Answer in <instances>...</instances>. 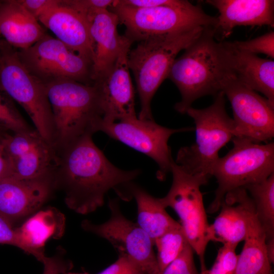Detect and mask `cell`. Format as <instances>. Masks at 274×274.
Masks as SVG:
<instances>
[{"instance_id": "8d00e7d4", "label": "cell", "mask_w": 274, "mask_h": 274, "mask_svg": "<svg viewBox=\"0 0 274 274\" xmlns=\"http://www.w3.org/2000/svg\"><path fill=\"white\" fill-rule=\"evenodd\" d=\"M7 132H0V181L11 176V166L7 153L5 144V135Z\"/></svg>"}, {"instance_id": "1f68e13d", "label": "cell", "mask_w": 274, "mask_h": 274, "mask_svg": "<svg viewBox=\"0 0 274 274\" xmlns=\"http://www.w3.org/2000/svg\"><path fill=\"white\" fill-rule=\"evenodd\" d=\"M44 264L43 274H64L72 268L71 261L66 259L62 250L51 257L46 256L42 261Z\"/></svg>"}, {"instance_id": "5b68a950", "label": "cell", "mask_w": 274, "mask_h": 274, "mask_svg": "<svg viewBox=\"0 0 274 274\" xmlns=\"http://www.w3.org/2000/svg\"><path fill=\"white\" fill-rule=\"evenodd\" d=\"M110 10L115 13L119 23L125 27V36L133 43L146 39L174 35L198 27H215L217 17L206 13L199 5L178 0L172 5L136 8L119 4Z\"/></svg>"}, {"instance_id": "3957f363", "label": "cell", "mask_w": 274, "mask_h": 274, "mask_svg": "<svg viewBox=\"0 0 274 274\" xmlns=\"http://www.w3.org/2000/svg\"><path fill=\"white\" fill-rule=\"evenodd\" d=\"M45 85L52 112L57 153L81 136L98 131L103 114L95 85L62 79Z\"/></svg>"}, {"instance_id": "f1b7e54d", "label": "cell", "mask_w": 274, "mask_h": 274, "mask_svg": "<svg viewBox=\"0 0 274 274\" xmlns=\"http://www.w3.org/2000/svg\"><path fill=\"white\" fill-rule=\"evenodd\" d=\"M237 246L223 244L212 268L201 274H234L238 257L235 252Z\"/></svg>"}, {"instance_id": "d590c367", "label": "cell", "mask_w": 274, "mask_h": 274, "mask_svg": "<svg viewBox=\"0 0 274 274\" xmlns=\"http://www.w3.org/2000/svg\"><path fill=\"white\" fill-rule=\"evenodd\" d=\"M0 244L12 245L19 248L20 246L16 228L1 215Z\"/></svg>"}, {"instance_id": "484cf974", "label": "cell", "mask_w": 274, "mask_h": 274, "mask_svg": "<svg viewBox=\"0 0 274 274\" xmlns=\"http://www.w3.org/2000/svg\"><path fill=\"white\" fill-rule=\"evenodd\" d=\"M244 188L253 202L256 215L265 234L266 244L274 243V173Z\"/></svg>"}, {"instance_id": "ac0fdd59", "label": "cell", "mask_w": 274, "mask_h": 274, "mask_svg": "<svg viewBox=\"0 0 274 274\" xmlns=\"http://www.w3.org/2000/svg\"><path fill=\"white\" fill-rule=\"evenodd\" d=\"M228 73L247 87L263 94L274 105V61L221 42Z\"/></svg>"}, {"instance_id": "836d02e7", "label": "cell", "mask_w": 274, "mask_h": 274, "mask_svg": "<svg viewBox=\"0 0 274 274\" xmlns=\"http://www.w3.org/2000/svg\"><path fill=\"white\" fill-rule=\"evenodd\" d=\"M141 271L138 265L130 258L119 255L115 262L98 274H136Z\"/></svg>"}, {"instance_id": "7c38bea8", "label": "cell", "mask_w": 274, "mask_h": 274, "mask_svg": "<svg viewBox=\"0 0 274 274\" xmlns=\"http://www.w3.org/2000/svg\"><path fill=\"white\" fill-rule=\"evenodd\" d=\"M194 130L193 127L172 129L157 124L154 120L137 117L120 121L107 122L102 120L98 131L140 152L154 160L159 167L156 174L160 181L170 172L173 160L168 141L173 134Z\"/></svg>"}, {"instance_id": "ba28073f", "label": "cell", "mask_w": 274, "mask_h": 274, "mask_svg": "<svg viewBox=\"0 0 274 274\" xmlns=\"http://www.w3.org/2000/svg\"><path fill=\"white\" fill-rule=\"evenodd\" d=\"M0 89L24 109L35 128L54 147V124L46 85L23 65L18 50L2 38L0 41Z\"/></svg>"}, {"instance_id": "8992f818", "label": "cell", "mask_w": 274, "mask_h": 274, "mask_svg": "<svg viewBox=\"0 0 274 274\" xmlns=\"http://www.w3.org/2000/svg\"><path fill=\"white\" fill-rule=\"evenodd\" d=\"M213 103L203 109L192 107L187 111L195 125V142L181 148L175 162L192 175L212 176L213 168L219 158L220 150L235 136L233 119L225 109V95L219 92Z\"/></svg>"}, {"instance_id": "4316f807", "label": "cell", "mask_w": 274, "mask_h": 274, "mask_svg": "<svg viewBox=\"0 0 274 274\" xmlns=\"http://www.w3.org/2000/svg\"><path fill=\"white\" fill-rule=\"evenodd\" d=\"M188 243L180 224L154 241L157 251L156 259L161 272L179 255Z\"/></svg>"}, {"instance_id": "52a82bcc", "label": "cell", "mask_w": 274, "mask_h": 274, "mask_svg": "<svg viewBox=\"0 0 274 274\" xmlns=\"http://www.w3.org/2000/svg\"><path fill=\"white\" fill-rule=\"evenodd\" d=\"M233 148L215 164L212 176L218 187L208 212H217L229 192L260 182L274 173V143H256L234 137Z\"/></svg>"}, {"instance_id": "44dd1931", "label": "cell", "mask_w": 274, "mask_h": 274, "mask_svg": "<svg viewBox=\"0 0 274 274\" xmlns=\"http://www.w3.org/2000/svg\"><path fill=\"white\" fill-rule=\"evenodd\" d=\"M206 3L220 14L214 27L216 36L220 33L222 38H227L238 26H273V0H207Z\"/></svg>"}, {"instance_id": "60d3db41", "label": "cell", "mask_w": 274, "mask_h": 274, "mask_svg": "<svg viewBox=\"0 0 274 274\" xmlns=\"http://www.w3.org/2000/svg\"><path fill=\"white\" fill-rule=\"evenodd\" d=\"M1 39H2V37H1V33H0V41H1Z\"/></svg>"}, {"instance_id": "603a6c76", "label": "cell", "mask_w": 274, "mask_h": 274, "mask_svg": "<svg viewBox=\"0 0 274 274\" xmlns=\"http://www.w3.org/2000/svg\"><path fill=\"white\" fill-rule=\"evenodd\" d=\"M64 219L55 208H48L31 215L16 228L19 248L42 262L45 255L44 247L50 238L62 234Z\"/></svg>"}, {"instance_id": "8fae6325", "label": "cell", "mask_w": 274, "mask_h": 274, "mask_svg": "<svg viewBox=\"0 0 274 274\" xmlns=\"http://www.w3.org/2000/svg\"><path fill=\"white\" fill-rule=\"evenodd\" d=\"M109 208L111 215L106 222L95 224L85 220L81 223V227L106 239L119 255L130 258L144 274H161L152 239L136 222L123 215L118 199H110Z\"/></svg>"}, {"instance_id": "cb8c5ba5", "label": "cell", "mask_w": 274, "mask_h": 274, "mask_svg": "<svg viewBox=\"0 0 274 274\" xmlns=\"http://www.w3.org/2000/svg\"><path fill=\"white\" fill-rule=\"evenodd\" d=\"M125 190L135 200L136 223L153 243L156 238L180 224L167 213L160 198L153 196L133 182L124 186L119 194Z\"/></svg>"}, {"instance_id": "5bb4252c", "label": "cell", "mask_w": 274, "mask_h": 274, "mask_svg": "<svg viewBox=\"0 0 274 274\" xmlns=\"http://www.w3.org/2000/svg\"><path fill=\"white\" fill-rule=\"evenodd\" d=\"M5 144L11 166V177L20 179L37 178L54 170L57 154L35 128L7 132Z\"/></svg>"}, {"instance_id": "e575fe53", "label": "cell", "mask_w": 274, "mask_h": 274, "mask_svg": "<svg viewBox=\"0 0 274 274\" xmlns=\"http://www.w3.org/2000/svg\"><path fill=\"white\" fill-rule=\"evenodd\" d=\"M24 8L38 21L50 8L57 5L59 0H18Z\"/></svg>"}, {"instance_id": "e0dca14e", "label": "cell", "mask_w": 274, "mask_h": 274, "mask_svg": "<svg viewBox=\"0 0 274 274\" xmlns=\"http://www.w3.org/2000/svg\"><path fill=\"white\" fill-rule=\"evenodd\" d=\"M38 21L49 29L56 38L91 64L94 45L89 20L85 15L60 1L43 14Z\"/></svg>"}, {"instance_id": "f546056e", "label": "cell", "mask_w": 274, "mask_h": 274, "mask_svg": "<svg viewBox=\"0 0 274 274\" xmlns=\"http://www.w3.org/2000/svg\"><path fill=\"white\" fill-rule=\"evenodd\" d=\"M240 50L256 54H264L271 59L274 58V32L270 31L255 39L245 41L233 42Z\"/></svg>"}, {"instance_id": "74e56055", "label": "cell", "mask_w": 274, "mask_h": 274, "mask_svg": "<svg viewBox=\"0 0 274 274\" xmlns=\"http://www.w3.org/2000/svg\"><path fill=\"white\" fill-rule=\"evenodd\" d=\"M64 274H89L87 272L84 273H74V272H66V273Z\"/></svg>"}, {"instance_id": "d6986e66", "label": "cell", "mask_w": 274, "mask_h": 274, "mask_svg": "<svg viewBox=\"0 0 274 274\" xmlns=\"http://www.w3.org/2000/svg\"><path fill=\"white\" fill-rule=\"evenodd\" d=\"M87 17L94 45L91 66V80L94 84L113 66L127 38L118 33V17L109 9L97 11Z\"/></svg>"}, {"instance_id": "7a4b0ae2", "label": "cell", "mask_w": 274, "mask_h": 274, "mask_svg": "<svg viewBox=\"0 0 274 274\" xmlns=\"http://www.w3.org/2000/svg\"><path fill=\"white\" fill-rule=\"evenodd\" d=\"M215 37L214 27L204 28L170 67L167 78L181 93V99L175 106L180 113L185 114L198 98L221 91L228 73L222 43Z\"/></svg>"}, {"instance_id": "d4e9b609", "label": "cell", "mask_w": 274, "mask_h": 274, "mask_svg": "<svg viewBox=\"0 0 274 274\" xmlns=\"http://www.w3.org/2000/svg\"><path fill=\"white\" fill-rule=\"evenodd\" d=\"M234 274H273L265 232L256 214L251 219Z\"/></svg>"}, {"instance_id": "9c48e42d", "label": "cell", "mask_w": 274, "mask_h": 274, "mask_svg": "<svg viewBox=\"0 0 274 274\" xmlns=\"http://www.w3.org/2000/svg\"><path fill=\"white\" fill-rule=\"evenodd\" d=\"M170 172L171 187L166 195L160 198V200L165 208H171L179 216L188 242L199 257L202 273L207 269L204 254L212 236L200 187L206 185L209 179L186 172L174 160Z\"/></svg>"}, {"instance_id": "9a60e30c", "label": "cell", "mask_w": 274, "mask_h": 274, "mask_svg": "<svg viewBox=\"0 0 274 274\" xmlns=\"http://www.w3.org/2000/svg\"><path fill=\"white\" fill-rule=\"evenodd\" d=\"M132 43L127 38L113 66L104 77L94 83L99 93L105 122H117L138 117L128 65V54Z\"/></svg>"}, {"instance_id": "6da1fadb", "label": "cell", "mask_w": 274, "mask_h": 274, "mask_svg": "<svg viewBox=\"0 0 274 274\" xmlns=\"http://www.w3.org/2000/svg\"><path fill=\"white\" fill-rule=\"evenodd\" d=\"M92 135L85 134L58 152L54 170L56 188L64 192L66 206L83 215L102 207L110 190L118 193L141 173L113 164L95 145Z\"/></svg>"}, {"instance_id": "ffe728a7", "label": "cell", "mask_w": 274, "mask_h": 274, "mask_svg": "<svg viewBox=\"0 0 274 274\" xmlns=\"http://www.w3.org/2000/svg\"><path fill=\"white\" fill-rule=\"evenodd\" d=\"M220 212L210 224L212 241L237 245L244 241L252 217L255 214L253 202L244 188L227 193Z\"/></svg>"}, {"instance_id": "30bf717a", "label": "cell", "mask_w": 274, "mask_h": 274, "mask_svg": "<svg viewBox=\"0 0 274 274\" xmlns=\"http://www.w3.org/2000/svg\"><path fill=\"white\" fill-rule=\"evenodd\" d=\"M17 50L23 65L44 84L70 79L93 85L91 63L47 33L29 47Z\"/></svg>"}, {"instance_id": "277c9868", "label": "cell", "mask_w": 274, "mask_h": 274, "mask_svg": "<svg viewBox=\"0 0 274 274\" xmlns=\"http://www.w3.org/2000/svg\"><path fill=\"white\" fill-rule=\"evenodd\" d=\"M206 27L182 33L150 38L138 42L128 54V65L133 75L140 101L138 118L153 120L151 102L157 90L167 77L179 53L185 49Z\"/></svg>"}, {"instance_id": "7402d4cb", "label": "cell", "mask_w": 274, "mask_h": 274, "mask_svg": "<svg viewBox=\"0 0 274 274\" xmlns=\"http://www.w3.org/2000/svg\"><path fill=\"white\" fill-rule=\"evenodd\" d=\"M46 31L18 0H0V33L17 49L29 47Z\"/></svg>"}, {"instance_id": "ab89813d", "label": "cell", "mask_w": 274, "mask_h": 274, "mask_svg": "<svg viewBox=\"0 0 274 274\" xmlns=\"http://www.w3.org/2000/svg\"><path fill=\"white\" fill-rule=\"evenodd\" d=\"M0 132H5V131H3V130H2V129H0Z\"/></svg>"}, {"instance_id": "4dcf8cb0", "label": "cell", "mask_w": 274, "mask_h": 274, "mask_svg": "<svg viewBox=\"0 0 274 274\" xmlns=\"http://www.w3.org/2000/svg\"><path fill=\"white\" fill-rule=\"evenodd\" d=\"M194 250L188 243L179 255L161 274H198L194 261Z\"/></svg>"}, {"instance_id": "f35d334b", "label": "cell", "mask_w": 274, "mask_h": 274, "mask_svg": "<svg viewBox=\"0 0 274 274\" xmlns=\"http://www.w3.org/2000/svg\"><path fill=\"white\" fill-rule=\"evenodd\" d=\"M136 274H144V273L142 272L141 271V272H138Z\"/></svg>"}, {"instance_id": "d6a6232c", "label": "cell", "mask_w": 274, "mask_h": 274, "mask_svg": "<svg viewBox=\"0 0 274 274\" xmlns=\"http://www.w3.org/2000/svg\"><path fill=\"white\" fill-rule=\"evenodd\" d=\"M66 2L86 17L98 10H109L114 4L113 0H67Z\"/></svg>"}, {"instance_id": "2e32d148", "label": "cell", "mask_w": 274, "mask_h": 274, "mask_svg": "<svg viewBox=\"0 0 274 274\" xmlns=\"http://www.w3.org/2000/svg\"><path fill=\"white\" fill-rule=\"evenodd\" d=\"M54 170L33 179L1 180L0 215L14 226L39 210L56 189Z\"/></svg>"}, {"instance_id": "83f0119b", "label": "cell", "mask_w": 274, "mask_h": 274, "mask_svg": "<svg viewBox=\"0 0 274 274\" xmlns=\"http://www.w3.org/2000/svg\"><path fill=\"white\" fill-rule=\"evenodd\" d=\"M15 101L0 89V129L17 133L32 129L17 109Z\"/></svg>"}, {"instance_id": "4fadbf2b", "label": "cell", "mask_w": 274, "mask_h": 274, "mask_svg": "<svg viewBox=\"0 0 274 274\" xmlns=\"http://www.w3.org/2000/svg\"><path fill=\"white\" fill-rule=\"evenodd\" d=\"M221 91L233 111L235 136L256 143H268L274 137V105L265 97L228 75Z\"/></svg>"}]
</instances>
